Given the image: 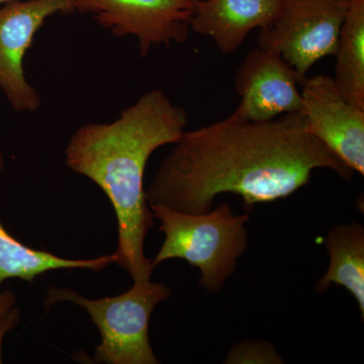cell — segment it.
<instances>
[{
	"label": "cell",
	"mask_w": 364,
	"mask_h": 364,
	"mask_svg": "<svg viewBox=\"0 0 364 364\" xmlns=\"http://www.w3.org/2000/svg\"><path fill=\"white\" fill-rule=\"evenodd\" d=\"M4 151L0 147V176L4 169ZM116 262L114 254L88 259L64 258L42 249H35L14 238L0 222V291L9 279L33 284L38 277L54 270H90L100 272Z\"/></svg>",
	"instance_id": "obj_11"
},
{
	"label": "cell",
	"mask_w": 364,
	"mask_h": 364,
	"mask_svg": "<svg viewBox=\"0 0 364 364\" xmlns=\"http://www.w3.org/2000/svg\"><path fill=\"white\" fill-rule=\"evenodd\" d=\"M21 312L18 296L14 291H0V363H2V347L4 339L20 324Z\"/></svg>",
	"instance_id": "obj_15"
},
{
	"label": "cell",
	"mask_w": 364,
	"mask_h": 364,
	"mask_svg": "<svg viewBox=\"0 0 364 364\" xmlns=\"http://www.w3.org/2000/svg\"><path fill=\"white\" fill-rule=\"evenodd\" d=\"M188 114L164 91H148L111 123H88L74 132L65 149V164L95 182L112 203L117 223L116 264L133 282L149 280L152 260L144 252L153 227L144 176L151 155L176 144L186 132Z\"/></svg>",
	"instance_id": "obj_2"
},
{
	"label": "cell",
	"mask_w": 364,
	"mask_h": 364,
	"mask_svg": "<svg viewBox=\"0 0 364 364\" xmlns=\"http://www.w3.org/2000/svg\"><path fill=\"white\" fill-rule=\"evenodd\" d=\"M225 363L279 364L284 363V359L272 344L260 340H245L232 347Z\"/></svg>",
	"instance_id": "obj_14"
},
{
	"label": "cell",
	"mask_w": 364,
	"mask_h": 364,
	"mask_svg": "<svg viewBox=\"0 0 364 364\" xmlns=\"http://www.w3.org/2000/svg\"><path fill=\"white\" fill-rule=\"evenodd\" d=\"M301 114L309 133L353 172L364 174V109L345 100L332 76L306 77Z\"/></svg>",
	"instance_id": "obj_8"
},
{
	"label": "cell",
	"mask_w": 364,
	"mask_h": 364,
	"mask_svg": "<svg viewBox=\"0 0 364 364\" xmlns=\"http://www.w3.org/2000/svg\"><path fill=\"white\" fill-rule=\"evenodd\" d=\"M7 1H11V0H0V6H1V4H6Z\"/></svg>",
	"instance_id": "obj_16"
},
{
	"label": "cell",
	"mask_w": 364,
	"mask_h": 364,
	"mask_svg": "<svg viewBox=\"0 0 364 364\" xmlns=\"http://www.w3.org/2000/svg\"><path fill=\"white\" fill-rule=\"evenodd\" d=\"M158 167L150 205L188 214L210 212L223 193L241 196L245 210L289 198L310 182L314 170L331 169L345 181L354 172L309 133L301 112L267 122L231 116L186 131Z\"/></svg>",
	"instance_id": "obj_1"
},
{
	"label": "cell",
	"mask_w": 364,
	"mask_h": 364,
	"mask_svg": "<svg viewBox=\"0 0 364 364\" xmlns=\"http://www.w3.org/2000/svg\"><path fill=\"white\" fill-rule=\"evenodd\" d=\"M171 296L166 284L152 280L133 282L126 293L91 299L68 287H50L46 308L72 303L80 306L97 326L102 341L93 360L105 364H158L150 343L149 324L155 308Z\"/></svg>",
	"instance_id": "obj_4"
},
{
	"label": "cell",
	"mask_w": 364,
	"mask_h": 364,
	"mask_svg": "<svg viewBox=\"0 0 364 364\" xmlns=\"http://www.w3.org/2000/svg\"><path fill=\"white\" fill-rule=\"evenodd\" d=\"M78 0H11L0 6V90L14 112H35L42 97L26 79L23 59L56 14L77 13Z\"/></svg>",
	"instance_id": "obj_6"
},
{
	"label": "cell",
	"mask_w": 364,
	"mask_h": 364,
	"mask_svg": "<svg viewBox=\"0 0 364 364\" xmlns=\"http://www.w3.org/2000/svg\"><path fill=\"white\" fill-rule=\"evenodd\" d=\"M335 56V85L345 100L364 109V0H350Z\"/></svg>",
	"instance_id": "obj_13"
},
{
	"label": "cell",
	"mask_w": 364,
	"mask_h": 364,
	"mask_svg": "<svg viewBox=\"0 0 364 364\" xmlns=\"http://www.w3.org/2000/svg\"><path fill=\"white\" fill-rule=\"evenodd\" d=\"M306 79L277 53L256 48L244 58L235 75L241 102L233 114L246 121L267 122L301 112L299 85Z\"/></svg>",
	"instance_id": "obj_9"
},
{
	"label": "cell",
	"mask_w": 364,
	"mask_h": 364,
	"mask_svg": "<svg viewBox=\"0 0 364 364\" xmlns=\"http://www.w3.org/2000/svg\"><path fill=\"white\" fill-rule=\"evenodd\" d=\"M200 0H78L77 13L90 14L117 37L133 36L139 52L153 47L184 44L191 18Z\"/></svg>",
	"instance_id": "obj_7"
},
{
	"label": "cell",
	"mask_w": 364,
	"mask_h": 364,
	"mask_svg": "<svg viewBox=\"0 0 364 364\" xmlns=\"http://www.w3.org/2000/svg\"><path fill=\"white\" fill-rule=\"evenodd\" d=\"M326 248L329 267L315 289L325 293L332 284L346 289L358 304L364 318V228L358 222L338 224L328 234Z\"/></svg>",
	"instance_id": "obj_12"
},
{
	"label": "cell",
	"mask_w": 364,
	"mask_h": 364,
	"mask_svg": "<svg viewBox=\"0 0 364 364\" xmlns=\"http://www.w3.org/2000/svg\"><path fill=\"white\" fill-rule=\"evenodd\" d=\"M282 7V0H200L189 26L210 38L223 54H232L253 30L272 25Z\"/></svg>",
	"instance_id": "obj_10"
},
{
	"label": "cell",
	"mask_w": 364,
	"mask_h": 364,
	"mask_svg": "<svg viewBox=\"0 0 364 364\" xmlns=\"http://www.w3.org/2000/svg\"><path fill=\"white\" fill-rule=\"evenodd\" d=\"M159 220L164 241L152 264L169 259L186 260L200 270L198 286L215 294L236 272L238 260L248 249V214L235 215L228 203L203 214H188L165 205H150Z\"/></svg>",
	"instance_id": "obj_3"
},
{
	"label": "cell",
	"mask_w": 364,
	"mask_h": 364,
	"mask_svg": "<svg viewBox=\"0 0 364 364\" xmlns=\"http://www.w3.org/2000/svg\"><path fill=\"white\" fill-rule=\"evenodd\" d=\"M350 0H282L277 20L260 28L258 47L279 54L299 75L335 56Z\"/></svg>",
	"instance_id": "obj_5"
}]
</instances>
